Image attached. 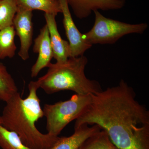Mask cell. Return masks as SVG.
<instances>
[{"mask_svg":"<svg viewBox=\"0 0 149 149\" xmlns=\"http://www.w3.org/2000/svg\"><path fill=\"white\" fill-rule=\"evenodd\" d=\"M91 95L74 128L97 125L120 149H149V111L128 83L121 80L117 86Z\"/></svg>","mask_w":149,"mask_h":149,"instance_id":"1","label":"cell"},{"mask_svg":"<svg viewBox=\"0 0 149 149\" xmlns=\"http://www.w3.org/2000/svg\"><path fill=\"white\" fill-rule=\"evenodd\" d=\"M38 89L37 81H31L26 98L22 99L18 92L6 102L0 115V123L7 129L16 133L29 148L50 149L59 137L44 134L36 127V122L44 116L37 95Z\"/></svg>","mask_w":149,"mask_h":149,"instance_id":"2","label":"cell"},{"mask_svg":"<svg viewBox=\"0 0 149 149\" xmlns=\"http://www.w3.org/2000/svg\"><path fill=\"white\" fill-rule=\"evenodd\" d=\"M88 63L84 55L70 57L63 62L51 63L47 73L36 81L39 88L47 94L70 91L85 95L101 92L103 90L99 82L85 75Z\"/></svg>","mask_w":149,"mask_h":149,"instance_id":"3","label":"cell"},{"mask_svg":"<svg viewBox=\"0 0 149 149\" xmlns=\"http://www.w3.org/2000/svg\"><path fill=\"white\" fill-rule=\"evenodd\" d=\"M91 101V95L76 94L67 100L45 104L42 109L47 133L55 137L58 136L67 125L83 113Z\"/></svg>","mask_w":149,"mask_h":149,"instance_id":"4","label":"cell"},{"mask_svg":"<svg viewBox=\"0 0 149 149\" xmlns=\"http://www.w3.org/2000/svg\"><path fill=\"white\" fill-rule=\"evenodd\" d=\"M95 20L92 29L82 35L85 42L93 45L114 44L125 35L143 34L148 28L146 23L131 24L107 18L98 10L94 12Z\"/></svg>","mask_w":149,"mask_h":149,"instance_id":"5","label":"cell"},{"mask_svg":"<svg viewBox=\"0 0 149 149\" xmlns=\"http://www.w3.org/2000/svg\"><path fill=\"white\" fill-rule=\"evenodd\" d=\"M32 11L18 7L13 20V26L20 40L18 55L23 61L29 58V50L33 37Z\"/></svg>","mask_w":149,"mask_h":149,"instance_id":"6","label":"cell"},{"mask_svg":"<svg viewBox=\"0 0 149 149\" xmlns=\"http://www.w3.org/2000/svg\"><path fill=\"white\" fill-rule=\"evenodd\" d=\"M61 13L63 14V24L65 35L68 40L70 49V57L84 55L86 51L92 47L83 40L82 35L77 29L72 19L67 0H59Z\"/></svg>","mask_w":149,"mask_h":149,"instance_id":"7","label":"cell"},{"mask_svg":"<svg viewBox=\"0 0 149 149\" xmlns=\"http://www.w3.org/2000/svg\"><path fill=\"white\" fill-rule=\"evenodd\" d=\"M73 13L80 19L86 18L99 10H116L124 6L125 0H67Z\"/></svg>","mask_w":149,"mask_h":149,"instance_id":"8","label":"cell"},{"mask_svg":"<svg viewBox=\"0 0 149 149\" xmlns=\"http://www.w3.org/2000/svg\"><path fill=\"white\" fill-rule=\"evenodd\" d=\"M33 51L38 54L37 61L31 69V77H35L43 68L48 67L53 58L49 34L46 24L40 29V34L35 39Z\"/></svg>","mask_w":149,"mask_h":149,"instance_id":"9","label":"cell"},{"mask_svg":"<svg viewBox=\"0 0 149 149\" xmlns=\"http://www.w3.org/2000/svg\"><path fill=\"white\" fill-rule=\"evenodd\" d=\"M51 14L45 13L46 25L49 34L53 58L56 62L66 61L70 57V49L69 42L61 38L58 29L56 17Z\"/></svg>","mask_w":149,"mask_h":149,"instance_id":"10","label":"cell"},{"mask_svg":"<svg viewBox=\"0 0 149 149\" xmlns=\"http://www.w3.org/2000/svg\"><path fill=\"white\" fill-rule=\"evenodd\" d=\"M101 128L97 125H83L74 128V132L68 137H59L50 149H79L83 143Z\"/></svg>","mask_w":149,"mask_h":149,"instance_id":"11","label":"cell"},{"mask_svg":"<svg viewBox=\"0 0 149 149\" xmlns=\"http://www.w3.org/2000/svg\"><path fill=\"white\" fill-rule=\"evenodd\" d=\"M17 6L33 11L39 10L45 13L57 15L61 13L59 0H16Z\"/></svg>","mask_w":149,"mask_h":149,"instance_id":"12","label":"cell"},{"mask_svg":"<svg viewBox=\"0 0 149 149\" xmlns=\"http://www.w3.org/2000/svg\"><path fill=\"white\" fill-rule=\"evenodd\" d=\"M16 35L13 26L6 27L0 31V59L15 56L17 47L15 42Z\"/></svg>","mask_w":149,"mask_h":149,"instance_id":"13","label":"cell"},{"mask_svg":"<svg viewBox=\"0 0 149 149\" xmlns=\"http://www.w3.org/2000/svg\"><path fill=\"white\" fill-rule=\"evenodd\" d=\"M18 90L15 80L5 65L0 62V101L6 102Z\"/></svg>","mask_w":149,"mask_h":149,"instance_id":"14","label":"cell"},{"mask_svg":"<svg viewBox=\"0 0 149 149\" xmlns=\"http://www.w3.org/2000/svg\"><path fill=\"white\" fill-rule=\"evenodd\" d=\"M79 149H120L114 145L105 130H100L88 138Z\"/></svg>","mask_w":149,"mask_h":149,"instance_id":"15","label":"cell"},{"mask_svg":"<svg viewBox=\"0 0 149 149\" xmlns=\"http://www.w3.org/2000/svg\"><path fill=\"white\" fill-rule=\"evenodd\" d=\"M17 8L16 0H0V31L13 26Z\"/></svg>","mask_w":149,"mask_h":149,"instance_id":"16","label":"cell"},{"mask_svg":"<svg viewBox=\"0 0 149 149\" xmlns=\"http://www.w3.org/2000/svg\"><path fill=\"white\" fill-rule=\"evenodd\" d=\"M0 148L2 149H31L22 143L16 133L7 129L1 123Z\"/></svg>","mask_w":149,"mask_h":149,"instance_id":"17","label":"cell"}]
</instances>
